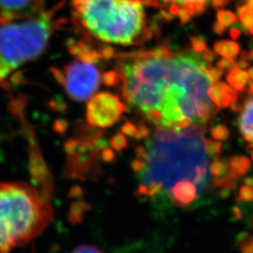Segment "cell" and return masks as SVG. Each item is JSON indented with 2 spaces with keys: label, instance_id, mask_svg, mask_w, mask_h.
I'll use <instances>...</instances> for the list:
<instances>
[{
  "label": "cell",
  "instance_id": "cell-37",
  "mask_svg": "<svg viewBox=\"0 0 253 253\" xmlns=\"http://www.w3.org/2000/svg\"><path fill=\"white\" fill-rule=\"evenodd\" d=\"M240 34H241L240 29H238V28H236V27L232 28V29L230 30V35H231L233 40H237L238 37L240 36Z\"/></svg>",
  "mask_w": 253,
  "mask_h": 253
},
{
  "label": "cell",
  "instance_id": "cell-12",
  "mask_svg": "<svg viewBox=\"0 0 253 253\" xmlns=\"http://www.w3.org/2000/svg\"><path fill=\"white\" fill-rule=\"evenodd\" d=\"M240 131L245 141H247L250 145L249 147H253V97L249 99L245 103L244 108L241 112V117L239 120Z\"/></svg>",
  "mask_w": 253,
  "mask_h": 253
},
{
  "label": "cell",
  "instance_id": "cell-17",
  "mask_svg": "<svg viewBox=\"0 0 253 253\" xmlns=\"http://www.w3.org/2000/svg\"><path fill=\"white\" fill-rule=\"evenodd\" d=\"M237 248L241 253H253V238L248 234H240L236 238Z\"/></svg>",
  "mask_w": 253,
  "mask_h": 253
},
{
  "label": "cell",
  "instance_id": "cell-30",
  "mask_svg": "<svg viewBox=\"0 0 253 253\" xmlns=\"http://www.w3.org/2000/svg\"><path fill=\"white\" fill-rule=\"evenodd\" d=\"M149 135H150V131H149V128H148L147 126L144 125V124H139V125L137 126L136 139L141 140V139L146 138V137H148Z\"/></svg>",
  "mask_w": 253,
  "mask_h": 253
},
{
  "label": "cell",
  "instance_id": "cell-38",
  "mask_svg": "<svg viewBox=\"0 0 253 253\" xmlns=\"http://www.w3.org/2000/svg\"><path fill=\"white\" fill-rule=\"evenodd\" d=\"M231 107H232V110H233L234 112H235V113H241L242 110H243V108L241 107V105H240L237 101L233 102V103L231 104Z\"/></svg>",
  "mask_w": 253,
  "mask_h": 253
},
{
  "label": "cell",
  "instance_id": "cell-21",
  "mask_svg": "<svg viewBox=\"0 0 253 253\" xmlns=\"http://www.w3.org/2000/svg\"><path fill=\"white\" fill-rule=\"evenodd\" d=\"M205 150L208 156H215L222 150V143L216 140H205Z\"/></svg>",
  "mask_w": 253,
  "mask_h": 253
},
{
  "label": "cell",
  "instance_id": "cell-20",
  "mask_svg": "<svg viewBox=\"0 0 253 253\" xmlns=\"http://www.w3.org/2000/svg\"><path fill=\"white\" fill-rule=\"evenodd\" d=\"M109 144L115 150L120 152L127 146V141L126 137L122 133H117L110 139Z\"/></svg>",
  "mask_w": 253,
  "mask_h": 253
},
{
  "label": "cell",
  "instance_id": "cell-19",
  "mask_svg": "<svg viewBox=\"0 0 253 253\" xmlns=\"http://www.w3.org/2000/svg\"><path fill=\"white\" fill-rule=\"evenodd\" d=\"M217 23L223 27L231 26L236 21L235 14L228 10H219L217 14Z\"/></svg>",
  "mask_w": 253,
  "mask_h": 253
},
{
  "label": "cell",
  "instance_id": "cell-14",
  "mask_svg": "<svg viewBox=\"0 0 253 253\" xmlns=\"http://www.w3.org/2000/svg\"><path fill=\"white\" fill-rule=\"evenodd\" d=\"M250 80L251 79L248 73L238 68L230 72L227 75V82L230 84V86L238 92L245 90Z\"/></svg>",
  "mask_w": 253,
  "mask_h": 253
},
{
  "label": "cell",
  "instance_id": "cell-43",
  "mask_svg": "<svg viewBox=\"0 0 253 253\" xmlns=\"http://www.w3.org/2000/svg\"><path fill=\"white\" fill-rule=\"evenodd\" d=\"M249 92L251 95H253V82L250 84V87H249Z\"/></svg>",
  "mask_w": 253,
  "mask_h": 253
},
{
  "label": "cell",
  "instance_id": "cell-9",
  "mask_svg": "<svg viewBox=\"0 0 253 253\" xmlns=\"http://www.w3.org/2000/svg\"><path fill=\"white\" fill-rule=\"evenodd\" d=\"M45 9V0H0V22L27 17Z\"/></svg>",
  "mask_w": 253,
  "mask_h": 253
},
{
  "label": "cell",
  "instance_id": "cell-44",
  "mask_svg": "<svg viewBox=\"0 0 253 253\" xmlns=\"http://www.w3.org/2000/svg\"><path fill=\"white\" fill-rule=\"evenodd\" d=\"M249 54H250V60H253V49L251 52H249Z\"/></svg>",
  "mask_w": 253,
  "mask_h": 253
},
{
  "label": "cell",
  "instance_id": "cell-5",
  "mask_svg": "<svg viewBox=\"0 0 253 253\" xmlns=\"http://www.w3.org/2000/svg\"><path fill=\"white\" fill-rule=\"evenodd\" d=\"M60 9L58 4L27 17L0 22V84L45 52L54 32L63 25Z\"/></svg>",
  "mask_w": 253,
  "mask_h": 253
},
{
  "label": "cell",
  "instance_id": "cell-31",
  "mask_svg": "<svg viewBox=\"0 0 253 253\" xmlns=\"http://www.w3.org/2000/svg\"><path fill=\"white\" fill-rule=\"evenodd\" d=\"M130 166H131V169L133 172L135 173H140L145 168V162L143 160H140V159H136L131 162Z\"/></svg>",
  "mask_w": 253,
  "mask_h": 253
},
{
  "label": "cell",
  "instance_id": "cell-27",
  "mask_svg": "<svg viewBox=\"0 0 253 253\" xmlns=\"http://www.w3.org/2000/svg\"><path fill=\"white\" fill-rule=\"evenodd\" d=\"M121 131L125 135L131 137V138H135L136 134H137V126L130 122H126L121 126Z\"/></svg>",
  "mask_w": 253,
  "mask_h": 253
},
{
  "label": "cell",
  "instance_id": "cell-40",
  "mask_svg": "<svg viewBox=\"0 0 253 253\" xmlns=\"http://www.w3.org/2000/svg\"><path fill=\"white\" fill-rule=\"evenodd\" d=\"M240 57H241V59L249 60V59H250V54H249V52H247V51H243V52L241 53Z\"/></svg>",
  "mask_w": 253,
  "mask_h": 253
},
{
  "label": "cell",
  "instance_id": "cell-25",
  "mask_svg": "<svg viewBox=\"0 0 253 253\" xmlns=\"http://www.w3.org/2000/svg\"><path fill=\"white\" fill-rule=\"evenodd\" d=\"M217 67L223 71H229V72H232L237 68L235 60L233 58H228V57H223L219 59L217 62Z\"/></svg>",
  "mask_w": 253,
  "mask_h": 253
},
{
  "label": "cell",
  "instance_id": "cell-42",
  "mask_svg": "<svg viewBox=\"0 0 253 253\" xmlns=\"http://www.w3.org/2000/svg\"><path fill=\"white\" fill-rule=\"evenodd\" d=\"M248 74H249V76H250V79L253 82V67L249 69V71H248Z\"/></svg>",
  "mask_w": 253,
  "mask_h": 253
},
{
  "label": "cell",
  "instance_id": "cell-7",
  "mask_svg": "<svg viewBox=\"0 0 253 253\" xmlns=\"http://www.w3.org/2000/svg\"><path fill=\"white\" fill-rule=\"evenodd\" d=\"M126 111L127 106L116 95L100 92L94 95L87 103L86 120L92 126L105 128L116 124Z\"/></svg>",
  "mask_w": 253,
  "mask_h": 253
},
{
  "label": "cell",
  "instance_id": "cell-24",
  "mask_svg": "<svg viewBox=\"0 0 253 253\" xmlns=\"http://www.w3.org/2000/svg\"><path fill=\"white\" fill-rule=\"evenodd\" d=\"M253 200V187L249 185H243L239 189L238 201L240 202H251Z\"/></svg>",
  "mask_w": 253,
  "mask_h": 253
},
{
  "label": "cell",
  "instance_id": "cell-23",
  "mask_svg": "<svg viewBox=\"0 0 253 253\" xmlns=\"http://www.w3.org/2000/svg\"><path fill=\"white\" fill-rule=\"evenodd\" d=\"M101 81L107 86H115L120 81V75L116 71H109L101 77Z\"/></svg>",
  "mask_w": 253,
  "mask_h": 253
},
{
  "label": "cell",
  "instance_id": "cell-6",
  "mask_svg": "<svg viewBox=\"0 0 253 253\" xmlns=\"http://www.w3.org/2000/svg\"><path fill=\"white\" fill-rule=\"evenodd\" d=\"M54 77L69 97L76 101L90 100L100 86L101 76L95 63L76 58L62 70H54Z\"/></svg>",
  "mask_w": 253,
  "mask_h": 253
},
{
  "label": "cell",
  "instance_id": "cell-33",
  "mask_svg": "<svg viewBox=\"0 0 253 253\" xmlns=\"http://www.w3.org/2000/svg\"><path fill=\"white\" fill-rule=\"evenodd\" d=\"M201 54V56H202V59L206 62L207 64H209V65H211L212 62L215 60V58H216V54H214L213 52H211V51H209V50H206L205 52H203Z\"/></svg>",
  "mask_w": 253,
  "mask_h": 253
},
{
  "label": "cell",
  "instance_id": "cell-4",
  "mask_svg": "<svg viewBox=\"0 0 253 253\" xmlns=\"http://www.w3.org/2000/svg\"><path fill=\"white\" fill-rule=\"evenodd\" d=\"M54 215L46 192L25 182H0V253L42 235Z\"/></svg>",
  "mask_w": 253,
  "mask_h": 253
},
{
  "label": "cell",
  "instance_id": "cell-28",
  "mask_svg": "<svg viewBox=\"0 0 253 253\" xmlns=\"http://www.w3.org/2000/svg\"><path fill=\"white\" fill-rule=\"evenodd\" d=\"M208 74L210 75V77H211V79L215 82H217L222 76H223V74H224V71L223 70H221V69H219V68H214V67H208Z\"/></svg>",
  "mask_w": 253,
  "mask_h": 253
},
{
  "label": "cell",
  "instance_id": "cell-10",
  "mask_svg": "<svg viewBox=\"0 0 253 253\" xmlns=\"http://www.w3.org/2000/svg\"><path fill=\"white\" fill-rule=\"evenodd\" d=\"M201 194L202 191L195 183L190 180H181L172 186L167 195L173 206L188 208L194 205Z\"/></svg>",
  "mask_w": 253,
  "mask_h": 253
},
{
  "label": "cell",
  "instance_id": "cell-34",
  "mask_svg": "<svg viewBox=\"0 0 253 253\" xmlns=\"http://www.w3.org/2000/svg\"><path fill=\"white\" fill-rule=\"evenodd\" d=\"M136 155L138 159L145 161L147 158V148L143 145H137L135 148Z\"/></svg>",
  "mask_w": 253,
  "mask_h": 253
},
{
  "label": "cell",
  "instance_id": "cell-13",
  "mask_svg": "<svg viewBox=\"0 0 253 253\" xmlns=\"http://www.w3.org/2000/svg\"><path fill=\"white\" fill-rule=\"evenodd\" d=\"M229 170L231 175L235 180L239 179L241 176L247 174L251 170V162L250 159L245 156H234L230 159Z\"/></svg>",
  "mask_w": 253,
  "mask_h": 253
},
{
  "label": "cell",
  "instance_id": "cell-39",
  "mask_svg": "<svg viewBox=\"0 0 253 253\" xmlns=\"http://www.w3.org/2000/svg\"><path fill=\"white\" fill-rule=\"evenodd\" d=\"M245 184L246 185H249L251 187H253V175L252 176H248L246 179H245Z\"/></svg>",
  "mask_w": 253,
  "mask_h": 253
},
{
  "label": "cell",
  "instance_id": "cell-41",
  "mask_svg": "<svg viewBox=\"0 0 253 253\" xmlns=\"http://www.w3.org/2000/svg\"><path fill=\"white\" fill-rule=\"evenodd\" d=\"M246 2L247 3L245 4V6H247L248 8H250L253 11V0H246Z\"/></svg>",
  "mask_w": 253,
  "mask_h": 253
},
{
  "label": "cell",
  "instance_id": "cell-36",
  "mask_svg": "<svg viewBox=\"0 0 253 253\" xmlns=\"http://www.w3.org/2000/svg\"><path fill=\"white\" fill-rule=\"evenodd\" d=\"M213 29H214V31L218 34V35H221L224 31H225V27H223L222 25H220V24H218V23H216L215 25H214V27H213Z\"/></svg>",
  "mask_w": 253,
  "mask_h": 253
},
{
  "label": "cell",
  "instance_id": "cell-8",
  "mask_svg": "<svg viewBox=\"0 0 253 253\" xmlns=\"http://www.w3.org/2000/svg\"><path fill=\"white\" fill-rule=\"evenodd\" d=\"M211 5L218 9L226 0H151L153 8H161V14L167 21L178 16L181 25L190 22L192 17L201 15L207 6Z\"/></svg>",
  "mask_w": 253,
  "mask_h": 253
},
{
  "label": "cell",
  "instance_id": "cell-1",
  "mask_svg": "<svg viewBox=\"0 0 253 253\" xmlns=\"http://www.w3.org/2000/svg\"><path fill=\"white\" fill-rule=\"evenodd\" d=\"M117 58L124 99L159 128L172 129L185 120L201 125L199 117L211 105L208 90L214 84L202 57L174 55L163 45Z\"/></svg>",
  "mask_w": 253,
  "mask_h": 253
},
{
  "label": "cell",
  "instance_id": "cell-3",
  "mask_svg": "<svg viewBox=\"0 0 253 253\" xmlns=\"http://www.w3.org/2000/svg\"><path fill=\"white\" fill-rule=\"evenodd\" d=\"M73 25L85 41L140 45L149 41L145 6L150 0H70Z\"/></svg>",
  "mask_w": 253,
  "mask_h": 253
},
{
  "label": "cell",
  "instance_id": "cell-32",
  "mask_svg": "<svg viewBox=\"0 0 253 253\" xmlns=\"http://www.w3.org/2000/svg\"><path fill=\"white\" fill-rule=\"evenodd\" d=\"M101 157H102V160H103L105 163H111V162H113L114 159H115V153L113 152L112 149H110L108 147H105V148L102 150Z\"/></svg>",
  "mask_w": 253,
  "mask_h": 253
},
{
  "label": "cell",
  "instance_id": "cell-45",
  "mask_svg": "<svg viewBox=\"0 0 253 253\" xmlns=\"http://www.w3.org/2000/svg\"><path fill=\"white\" fill-rule=\"evenodd\" d=\"M252 160H253V152H252Z\"/></svg>",
  "mask_w": 253,
  "mask_h": 253
},
{
  "label": "cell",
  "instance_id": "cell-18",
  "mask_svg": "<svg viewBox=\"0 0 253 253\" xmlns=\"http://www.w3.org/2000/svg\"><path fill=\"white\" fill-rule=\"evenodd\" d=\"M210 134L212 138L216 141H227L230 137V129L222 124H217L216 126H212L210 130Z\"/></svg>",
  "mask_w": 253,
  "mask_h": 253
},
{
  "label": "cell",
  "instance_id": "cell-11",
  "mask_svg": "<svg viewBox=\"0 0 253 253\" xmlns=\"http://www.w3.org/2000/svg\"><path fill=\"white\" fill-rule=\"evenodd\" d=\"M208 97L218 108H228L237 100V92L223 82H216L209 87Z\"/></svg>",
  "mask_w": 253,
  "mask_h": 253
},
{
  "label": "cell",
  "instance_id": "cell-22",
  "mask_svg": "<svg viewBox=\"0 0 253 253\" xmlns=\"http://www.w3.org/2000/svg\"><path fill=\"white\" fill-rule=\"evenodd\" d=\"M190 42L191 47L195 54H202L206 50H208L207 42L203 37L192 36L190 37Z\"/></svg>",
  "mask_w": 253,
  "mask_h": 253
},
{
  "label": "cell",
  "instance_id": "cell-16",
  "mask_svg": "<svg viewBox=\"0 0 253 253\" xmlns=\"http://www.w3.org/2000/svg\"><path fill=\"white\" fill-rule=\"evenodd\" d=\"M209 172L215 181L221 180L227 176H232L229 170L228 163L220 158H216L212 161L209 166ZM233 177V176H232Z\"/></svg>",
  "mask_w": 253,
  "mask_h": 253
},
{
  "label": "cell",
  "instance_id": "cell-2",
  "mask_svg": "<svg viewBox=\"0 0 253 253\" xmlns=\"http://www.w3.org/2000/svg\"><path fill=\"white\" fill-rule=\"evenodd\" d=\"M203 125H192L176 131L159 128L147 142V158L139 173L141 184L160 186L162 195L181 180H190L203 190L209 181L208 154L205 150Z\"/></svg>",
  "mask_w": 253,
  "mask_h": 253
},
{
  "label": "cell",
  "instance_id": "cell-35",
  "mask_svg": "<svg viewBox=\"0 0 253 253\" xmlns=\"http://www.w3.org/2000/svg\"><path fill=\"white\" fill-rule=\"evenodd\" d=\"M236 67L240 70H247L249 67H250V63L248 62V60H245V59H239L237 62H236Z\"/></svg>",
  "mask_w": 253,
  "mask_h": 253
},
{
  "label": "cell",
  "instance_id": "cell-29",
  "mask_svg": "<svg viewBox=\"0 0 253 253\" xmlns=\"http://www.w3.org/2000/svg\"><path fill=\"white\" fill-rule=\"evenodd\" d=\"M100 55L103 59L109 60L111 58H113L115 56V50L113 47L109 45H104L100 47Z\"/></svg>",
  "mask_w": 253,
  "mask_h": 253
},
{
  "label": "cell",
  "instance_id": "cell-15",
  "mask_svg": "<svg viewBox=\"0 0 253 253\" xmlns=\"http://www.w3.org/2000/svg\"><path fill=\"white\" fill-rule=\"evenodd\" d=\"M214 51L223 57L235 58L240 54V45L233 41H217L214 44Z\"/></svg>",
  "mask_w": 253,
  "mask_h": 253
},
{
  "label": "cell",
  "instance_id": "cell-26",
  "mask_svg": "<svg viewBox=\"0 0 253 253\" xmlns=\"http://www.w3.org/2000/svg\"><path fill=\"white\" fill-rule=\"evenodd\" d=\"M70 253H104L99 248L93 245H81L75 248Z\"/></svg>",
  "mask_w": 253,
  "mask_h": 253
}]
</instances>
